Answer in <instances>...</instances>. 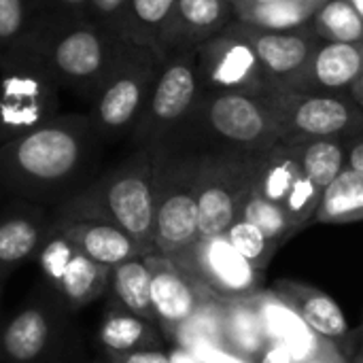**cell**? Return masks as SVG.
<instances>
[{"instance_id": "obj_1", "label": "cell", "mask_w": 363, "mask_h": 363, "mask_svg": "<svg viewBox=\"0 0 363 363\" xmlns=\"http://www.w3.org/2000/svg\"><path fill=\"white\" fill-rule=\"evenodd\" d=\"M155 170L149 153L132 157L62 206L66 221H106L128 232L145 255L155 251Z\"/></svg>"}, {"instance_id": "obj_2", "label": "cell", "mask_w": 363, "mask_h": 363, "mask_svg": "<svg viewBox=\"0 0 363 363\" xmlns=\"http://www.w3.org/2000/svg\"><path fill=\"white\" fill-rule=\"evenodd\" d=\"M91 119L83 115L55 117L0 147V172L23 187H51L70 179L85 160Z\"/></svg>"}, {"instance_id": "obj_3", "label": "cell", "mask_w": 363, "mask_h": 363, "mask_svg": "<svg viewBox=\"0 0 363 363\" xmlns=\"http://www.w3.org/2000/svg\"><path fill=\"white\" fill-rule=\"evenodd\" d=\"M60 85L96 94L132 43L94 21H77L32 38Z\"/></svg>"}, {"instance_id": "obj_4", "label": "cell", "mask_w": 363, "mask_h": 363, "mask_svg": "<svg viewBox=\"0 0 363 363\" xmlns=\"http://www.w3.org/2000/svg\"><path fill=\"white\" fill-rule=\"evenodd\" d=\"M0 143L57 117L60 81L32 45V38H23L0 62Z\"/></svg>"}, {"instance_id": "obj_5", "label": "cell", "mask_w": 363, "mask_h": 363, "mask_svg": "<svg viewBox=\"0 0 363 363\" xmlns=\"http://www.w3.org/2000/svg\"><path fill=\"white\" fill-rule=\"evenodd\" d=\"M198 289L221 304L245 302L259 294L257 272L225 236L200 238L189 251L172 259Z\"/></svg>"}, {"instance_id": "obj_6", "label": "cell", "mask_w": 363, "mask_h": 363, "mask_svg": "<svg viewBox=\"0 0 363 363\" xmlns=\"http://www.w3.org/2000/svg\"><path fill=\"white\" fill-rule=\"evenodd\" d=\"M145 51L149 49L130 45L115 70L96 91V102L89 115L94 130L115 134L138 117L157 81L153 79V64L145 57Z\"/></svg>"}, {"instance_id": "obj_7", "label": "cell", "mask_w": 363, "mask_h": 363, "mask_svg": "<svg viewBox=\"0 0 363 363\" xmlns=\"http://www.w3.org/2000/svg\"><path fill=\"white\" fill-rule=\"evenodd\" d=\"M40 270L72 308L98 300L111 283V268L91 262L57 228L38 257Z\"/></svg>"}, {"instance_id": "obj_8", "label": "cell", "mask_w": 363, "mask_h": 363, "mask_svg": "<svg viewBox=\"0 0 363 363\" xmlns=\"http://www.w3.org/2000/svg\"><path fill=\"white\" fill-rule=\"evenodd\" d=\"M198 202L196 177H168L155 183V251L177 259L198 242Z\"/></svg>"}, {"instance_id": "obj_9", "label": "cell", "mask_w": 363, "mask_h": 363, "mask_svg": "<svg viewBox=\"0 0 363 363\" xmlns=\"http://www.w3.org/2000/svg\"><path fill=\"white\" fill-rule=\"evenodd\" d=\"M253 304L264 321L270 342H283L296 363H345L330 340L315 334L287 304H283L272 291L253 296Z\"/></svg>"}, {"instance_id": "obj_10", "label": "cell", "mask_w": 363, "mask_h": 363, "mask_svg": "<svg viewBox=\"0 0 363 363\" xmlns=\"http://www.w3.org/2000/svg\"><path fill=\"white\" fill-rule=\"evenodd\" d=\"M200 64L208 85L234 94L255 89L264 68L245 34H228L221 38H213L202 47Z\"/></svg>"}, {"instance_id": "obj_11", "label": "cell", "mask_w": 363, "mask_h": 363, "mask_svg": "<svg viewBox=\"0 0 363 363\" xmlns=\"http://www.w3.org/2000/svg\"><path fill=\"white\" fill-rule=\"evenodd\" d=\"M147 264L151 270V304L155 321L177 334L194 317L204 294L172 259L151 253L147 255Z\"/></svg>"}, {"instance_id": "obj_12", "label": "cell", "mask_w": 363, "mask_h": 363, "mask_svg": "<svg viewBox=\"0 0 363 363\" xmlns=\"http://www.w3.org/2000/svg\"><path fill=\"white\" fill-rule=\"evenodd\" d=\"M272 294L321 338L338 342L349 334V323L345 319L342 308L321 289L294 281H279L272 287Z\"/></svg>"}, {"instance_id": "obj_13", "label": "cell", "mask_w": 363, "mask_h": 363, "mask_svg": "<svg viewBox=\"0 0 363 363\" xmlns=\"http://www.w3.org/2000/svg\"><path fill=\"white\" fill-rule=\"evenodd\" d=\"M57 230L91 262L115 268L132 257L145 255L138 242L121 228L106 221H62Z\"/></svg>"}, {"instance_id": "obj_14", "label": "cell", "mask_w": 363, "mask_h": 363, "mask_svg": "<svg viewBox=\"0 0 363 363\" xmlns=\"http://www.w3.org/2000/svg\"><path fill=\"white\" fill-rule=\"evenodd\" d=\"M285 115L291 130L313 138H332L349 130L357 117L355 108L336 96L291 98L285 106Z\"/></svg>"}, {"instance_id": "obj_15", "label": "cell", "mask_w": 363, "mask_h": 363, "mask_svg": "<svg viewBox=\"0 0 363 363\" xmlns=\"http://www.w3.org/2000/svg\"><path fill=\"white\" fill-rule=\"evenodd\" d=\"M211 125L236 143H257L270 132V115L247 94L225 91L208 106Z\"/></svg>"}, {"instance_id": "obj_16", "label": "cell", "mask_w": 363, "mask_h": 363, "mask_svg": "<svg viewBox=\"0 0 363 363\" xmlns=\"http://www.w3.org/2000/svg\"><path fill=\"white\" fill-rule=\"evenodd\" d=\"M198 79L187 60L170 62L149 96V123L168 125L181 119L196 98Z\"/></svg>"}, {"instance_id": "obj_17", "label": "cell", "mask_w": 363, "mask_h": 363, "mask_svg": "<svg viewBox=\"0 0 363 363\" xmlns=\"http://www.w3.org/2000/svg\"><path fill=\"white\" fill-rule=\"evenodd\" d=\"M196 202H198V236L215 238L223 236L238 217L242 196L238 198L230 187L221 185L217 177H196ZM198 238V240H200Z\"/></svg>"}, {"instance_id": "obj_18", "label": "cell", "mask_w": 363, "mask_h": 363, "mask_svg": "<svg viewBox=\"0 0 363 363\" xmlns=\"http://www.w3.org/2000/svg\"><path fill=\"white\" fill-rule=\"evenodd\" d=\"M363 70V43H325L311 57V79L325 89L355 85Z\"/></svg>"}, {"instance_id": "obj_19", "label": "cell", "mask_w": 363, "mask_h": 363, "mask_svg": "<svg viewBox=\"0 0 363 363\" xmlns=\"http://www.w3.org/2000/svg\"><path fill=\"white\" fill-rule=\"evenodd\" d=\"M302 174H304V170H302L300 151L279 147V149H272L262 160V164L249 185V191L266 198L268 202L283 206Z\"/></svg>"}, {"instance_id": "obj_20", "label": "cell", "mask_w": 363, "mask_h": 363, "mask_svg": "<svg viewBox=\"0 0 363 363\" xmlns=\"http://www.w3.org/2000/svg\"><path fill=\"white\" fill-rule=\"evenodd\" d=\"M253 45L264 70L272 74H291L300 70L311 53V47L304 36L287 32H268L253 28V34H247Z\"/></svg>"}, {"instance_id": "obj_21", "label": "cell", "mask_w": 363, "mask_h": 363, "mask_svg": "<svg viewBox=\"0 0 363 363\" xmlns=\"http://www.w3.org/2000/svg\"><path fill=\"white\" fill-rule=\"evenodd\" d=\"M111 287L115 300L128 313L153 321V304H151V270L147 264V255L132 257L111 270Z\"/></svg>"}, {"instance_id": "obj_22", "label": "cell", "mask_w": 363, "mask_h": 363, "mask_svg": "<svg viewBox=\"0 0 363 363\" xmlns=\"http://www.w3.org/2000/svg\"><path fill=\"white\" fill-rule=\"evenodd\" d=\"M177 0H130L125 19V40L157 51L166 38Z\"/></svg>"}, {"instance_id": "obj_23", "label": "cell", "mask_w": 363, "mask_h": 363, "mask_svg": "<svg viewBox=\"0 0 363 363\" xmlns=\"http://www.w3.org/2000/svg\"><path fill=\"white\" fill-rule=\"evenodd\" d=\"M315 219L319 223H351L363 219V174L345 168L323 191Z\"/></svg>"}, {"instance_id": "obj_24", "label": "cell", "mask_w": 363, "mask_h": 363, "mask_svg": "<svg viewBox=\"0 0 363 363\" xmlns=\"http://www.w3.org/2000/svg\"><path fill=\"white\" fill-rule=\"evenodd\" d=\"M225 338L228 351L240 357H257L270 345L264 321L253 304V298L236 304H225Z\"/></svg>"}, {"instance_id": "obj_25", "label": "cell", "mask_w": 363, "mask_h": 363, "mask_svg": "<svg viewBox=\"0 0 363 363\" xmlns=\"http://www.w3.org/2000/svg\"><path fill=\"white\" fill-rule=\"evenodd\" d=\"M325 2L328 0H277L268 4L238 6V15L251 28L268 32H287L300 28Z\"/></svg>"}, {"instance_id": "obj_26", "label": "cell", "mask_w": 363, "mask_h": 363, "mask_svg": "<svg viewBox=\"0 0 363 363\" xmlns=\"http://www.w3.org/2000/svg\"><path fill=\"white\" fill-rule=\"evenodd\" d=\"M98 338L108 355L151 349L157 342V336L151 330L149 321L128 313L121 306L106 313V317L100 325Z\"/></svg>"}, {"instance_id": "obj_27", "label": "cell", "mask_w": 363, "mask_h": 363, "mask_svg": "<svg viewBox=\"0 0 363 363\" xmlns=\"http://www.w3.org/2000/svg\"><path fill=\"white\" fill-rule=\"evenodd\" d=\"M49 332L47 317L38 308H28L6 325L2 334V351L13 362H34L45 351Z\"/></svg>"}, {"instance_id": "obj_28", "label": "cell", "mask_w": 363, "mask_h": 363, "mask_svg": "<svg viewBox=\"0 0 363 363\" xmlns=\"http://www.w3.org/2000/svg\"><path fill=\"white\" fill-rule=\"evenodd\" d=\"M302 170L321 191L345 170V151L332 138H315L300 151Z\"/></svg>"}, {"instance_id": "obj_29", "label": "cell", "mask_w": 363, "mask_h": 363, "mask_svg": "<svg viewBox=\"0 0 363 363\" xmlns=\"http://www.w3.org/2000/svg\"><path fill=\"white\" fill-rule=\"evenodd\" d=\"M315 19L319 32L332 43H363V19L347 0H328Z\"/></svg>"}, {"instance_id": "obj_30", "label": "cell", "mask_w": 363, "mask_h": 363, "mask_svg": "<svg viewBox=\"0 0 363 363\" xmlns=\"http://www.w3.org/2000/svg\"><path fill=\"white\" fill-rule=\"evenodd\" d=\"M223 19V0H177L166 38L170 34H198L219 26ZM164 38V40H166Z\"/></svg>"}, {"instance_id": "obj_31", "label": "cell", "mask_w": 363, "mask_h": 363, "mask_svg": "<svg viewBox=\"0 0 363 363\" xmlns=\"http://www.w3.org/2000/svg\"><path fill=\"white\" fill-rule=\"evenodd\" d=\"M223 236L257 272L266 270L268 262L272 259L274 251L279 249L277 242H272L264 232H259L253 223H249L240 215L234 219V223L228 228V232Z\"/></svg>"}, {"instance_id": "obj_32", "label": "cell", "mask_w": 363, "mask_h": 363, "mask_svg": "<svg viewBox=\"0 0 363 363\" xmlns=\"http://www.w3.org/2000/svg\"><path fill=\"white\" fill-rule=\"evenodd\" d=\"M238 215L242 219H247L249 223H253L259 232H264L277 245H281L294 232L283 208L279 204L268 202L266 198L249 191V187H247V196H242V204H240Z\"/></svg>"}, {"instance_id": "obj_33", "label": "cell", "mask_w": 363, "mask_h": 363, "mask_svg": "<svg viewBox=\"0 0 363 363\" xmlns=\"http://www.w3.org/2000/svg\"><path fill=\"white\" fill-rule=\"evenodd\" d=\"M40 228L30 217H13L0 223V264H19L38 247Z\"/></svg>"}, {"instance_id": "obj_34", "label": "cell", "mask_w": 363, "mask_h": 363, "mask_svg": "<svg viewBox=\"0 0 363 363\" xmlns=\"http://www.w3.org/2000/svg\"><path fill=\"white\" fill-rule=\"evenodd\" d=\"M321 196H323V191L317 185H313V181H308L306 174H302L298 179L296 187L291 189L285 204L281 206L294 230L302 228L306 221H311L317 215V208L321 204Z\"/></svg>"}, {"instance_id": "obj_35", "label": "cell", "mask_w": 363, "mask_h": 363, "mask_svg": "<svg viewBox=\"0 0 363 363\" xmlns=\"http://www.w3.org/2000/svg\"><path fill=\"white\" fill-rule=\"evenodd\" d=\"M26 19L23 0H0V62L23 40L21 28Z\"/></svg>"}, {"instance_id": "obj_36", "label": "cell", "mask_w": 363, "mask_h": 363, "mask_svg": "<svg viewBox=\"0 0 363 363\" xmlns=\"http://www.w3.org/2000/svg\"><path fill=\"white\" fill-rule=\"evenodd\" d=\"M128 2L130 0H89V11L96 17L94 23H98L100 28H104L125 40Z\"/></svg>"}, {"instance_id": "obj_37", "label": "cell", "mask_w": 363, "mask_h": 363, "mask_svg": "<svg viewBox=\"0 0 363 363\" xmlns=\"http://www.w3.org/2000/svg\"><path fill=\"white\" fill-rule=\"evenodd\" d=\"M113 363H172L170 355L155 351V349H140L130 353H115L111 355Z\"/></svg>"}, {"instance_id": "obj_38", "label": "cell", "mask_w": 363, "mask_h": 363, "mask_svg": "<svg viewBox=\"0 0 363 363\" xmlns=\"http://www.w3.org/2000/svg\"><path fill=\"white\" fill-rule=\"evenodd\" d=\"M191 355L200 363H247L245 357L232 351H223V349H198V351H191Z\"/></svg>"}, {"instance_id": "obj_39", "label": "cell", "mask_w": 363, "mask_h": 363, "mask_svg": "<svg viewBox=\"0 0 363 363\" xmlns=\"http://www.w3.org/2000/svg\"><path fill=\"white\" fill-rule=\"evenodd\" d=\"M257 363H296L291 351L283 342H270L266 351L259 355Z\"/></svg>"}, {"instance_id": "obj_40", "label": "cell", "mask_w": 363, "mask_h": 363, "mask_svg": "<svg viewBox=\"0 0 363 363\" xmlns=\"http://www.w3.org/2000/svg\"><path fill=\"white\" fill-rule=\"evenodd\" d=\"M349 168L363 174V143H357L349 151Z\"/></svg>"}, {"instance_id": "obj_41", "label": "cell", "mask_w": 363, "mask_h": 363, "mask_svg": "<svg viewBox=\"0 0 363 363\" xmlns=\"http://www.w3.org/2000/svg\"><path fill=\"white\" fill-rule=\"evenodd\" d=\"M170 359H172V363H200L189 351H185V349H177V351L170 355Z\"/></svg>"}, {"instance_id": "obj_42", "label": "cell", "mask_w": 363, "mask_h": 363, "mask_svg": "<svg viewBox=\"0 0 363 363\" xmlns=\"http://www.w3.org/2000/svg\"><path fill=\"white\" fill-rule=\"evenodd\" d=\"M57 2H62L64 6H68V9H72V11H85V9H89V0H57Z\"/></svg>"}, {"instance_id": "obj_43", "label": "cell", "mask_w": 363, "mask_h": 363, "mask_svg": "<svg viewBox=\"0 0 363 363\" xmlns=\"http://www.w3.org/2000/svg\"><path fill=\"white\" fill-rule=\"evenodd\" d=\"M355 89H353V94H355V98L359 100L363 104V70H362V74H359V79L355 81V85H353Z\"/></svg>"}, {"instance_id": "obj_44", "label": "cell", "mask_w": 363, "mask_h": 363, "mask_svg": "<svg viewBox=\"0 0 363 363\" xmlns=\"http://www.w3.org/2000/svg\"><path fill=\"white\" fill-rule=\"evenodd\" d=\"M268 2H277V0H242L236 6H249V4H268Z\"/></svg>"}, {"instance_id": "obj_45", "label": "cell", "mask_w": 363, "mask_h": 363, "mask_svg": "<svg viewBox=\"0 0 363 363\" xmlns=\"http://www.w3.org/2000/svg\"><path fill=\"white\" fill-rule=\"evenodd\" d=\"M347 2H349V4L359 13V17L363 19V0H347Z\"/></svg>"}, {"instance_id": "obj_46", "label": "cell", "mask_w": 363, "mask_h": 363, "mask_svg": "<svg viewBox=\"0 0 363 363\" xmlns=\"http://www.w3.org/2000/svg\"><path fill=\"white\" fill-rule=\"evenodd\" d=\"M223 2H234V4H238V2H242V0H223Z\"/></svg>"}]
</instances>
